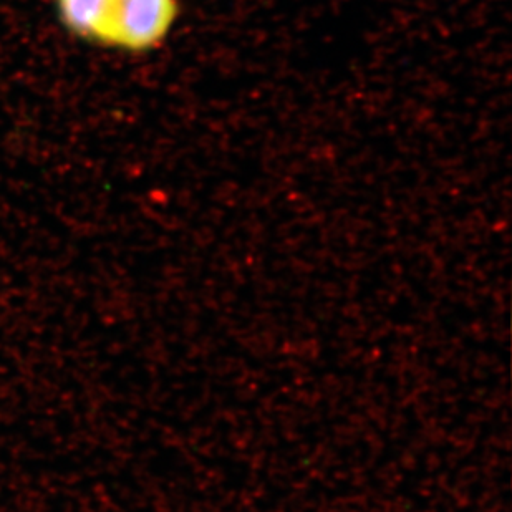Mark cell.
Segmentation results:
<instances>
[{"label":"cell","instance_id":"6da1fadb","mask_svg":"<svg viewBox=\"0 0 512 512\" xmlns=\"http://www.w3.org/2000/svg\"><path fill=\"white\" fill-rule=\"evenodd\" d=\"M178 17V0H112L98 45L146 52L163 44Z\"/></svg>","mask_w":512,"mask_h":512},{"label":"cell","instance_id":"7a4b0ae2","mask_svg":"<svg viewBox=\"0 0 512 512\" xmlns=\"http://www.w3.org/2000/svg\"><path fill=\"white\" fill-rule=\"evenodd\" d=\"M63 29L77 39L98 44L112 0H54Z\"/></svg>","mask_w":512,"mask_h":512}]
</instances>
